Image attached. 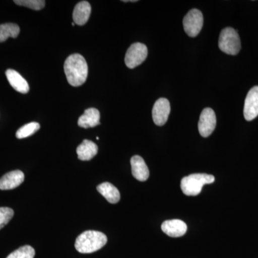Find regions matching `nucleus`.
<instances>
[{"instance_id": "nucleus-18", "label": "nucleus", "mask_w": 258, "mask_h": 258, "mask_svg": "<svg viewBox=\"0 0 258 258\" xmlns=\"http://www.w3.org/2000/svg\"><path fill=\"white\" fill-rule=\"evenodd\" d=\"M20 31V28L17 24L5 23L0 25V42H5L9 37L16 38Z\"/></svg>"}, {"instance_id": "nucleus-22", "label": "nucleus", "mask_w": 258, "mask_h": 258, "mask_svg": "<svg viewBox=\"0 0 258 258\" xmlns=\"http://www.w3.org/2000/svg\"><path fill=\"white\" fill-rule=\"evenodd\" d=\"M14 216V211L9 208H0V230L9 223Z\"/></svg>"}, {"instance_id": "nucleus-5", "label": "nucleus", "mask_w": 258, "mask_h": 258, "mask_svg": "<svg viewBox=\"0 0 258 258\" xmlns=\"http://www.w3.org/2000/svg\"><path fill=\"white\" fill-rule=\"evenodd\" d=\"M148 55L147 47L143 43L132 44L125 56V63L128 69H133L144 62Z\"/></svg>"}, {"instance_id": "nucleus-4", "label": "nucleus", "mask_w": 258, "mask_h": 258, "mask_svg": "<svg viewBox=\"0 0 258 258\" xmlns=\"http://www.w3.org/2000/svg\"><path fill=\"white\" fill-rule=\"evenodd\" d=\"M219 47L227 55H236L241 49L240 36L235 29L226 28L222 30L219 38Z\"/></svg>"}, {"instance_id": "nucleus-23", "label": "nucleus", "mask_w": 258, "mask_h": 258, "mask_svg": "<svg viewBox=\"0 0 258 258\" xmlns=\"http://www.w3.org/2000/svg\"><path fill=\"white\" fill-rule=\"evenodd\" d=\"M72 25H73V26H74L75 23H72Z\"/></svg>"}, {"instance_id": "nucleus-13", "label": "nucleus", "mask_w": 258, "mask_h": 258, "mask_svg": "<svg viewBox=\"0 0 258 258\" xmlns=\"http://www.w3.org/2000/svg\"><path fill=\"white\" fill-rule=\"evenodd\" d=\"M7 79L12 87L19 93L26 94L30 91L28 83L18 72L13 69H8L6 71Z\"/></svg>"}, {"instance_id": "nucleus-17", "label": "nucleus", "mask_w": 258, "mask_h": 258, "mask_svg": "<svg viewBox=\"0 0 258 258\" xmlns=\"http://www.w3.org/2000/svg\"><path fill=\"white\" fill-rule=\"evenodd\" d=\"M98 192L106 199L108 203L116 204L119 202L120 195L119 191L111 183L104 182L97 186Z\"/></svg>"}, {"instance_id": "nucleus-8", "label": "nucleus", "mask_w": 258, "mask_h": 258, "mask_svg": "<svg viewBox=\"0 0 258 258\" xmlns=\"http://www.w3.org/2000/svg\"><path fill=\"white\" fill-rule=\"evenodd\" d=\"M170 103L166 98H161L158 99L153 107V120L156 125H164L167 121L170 113Z\"/></svg>"}, {"instance_id": "nucleus-20", "label": "nucleus", "mask_w": 258, "mask_h": 258, "mask_svg": "<svg viewBox=\"0 0 258 258\" xmlns=\"http://www.w3.org/2000/svg\"><path fill=\"white\" fill-rule=\"evenodd\" d=\"M35 251L30 245H25L10 254L7 258H34Z\"/></svg>"}, {"instance_id": "nucleus-10", "label": "nucleus", "mask_w": 258, "mask_h": 258, "mask_svg": "<svg viewBox=\"0 0 258 258\" xmlns=\"http://www.w3.org/2000/svg\"><path fill=\"white\" fill-rule=\"evenodd\" d=\"M161 230L169 237H179L185 235L187 226L180 220H166L161 225Z\"/></svg>"}, {"instance_id": "nucleus-11", "label": "nucleus", "mask_w": 258, "mask_h": 258, "mask_svg": "<svg viewBox=\"0 0 258 258\" xmlns=\"http://www.w3.org/2000/svg\"><path fill=\"white\" fill-rule=\"evenodd\" d=\"M25 179L23 171L15 170L5 174L0 179V189L10 190L18 187Z\"/></svg>"}, {"instance_id": "nucleus-16", "label": "nucleus", "mask_w": 258, "mask_h": 258, "mask_svg": "<svg viewBox=\"0 0 258 258\" xmlns=\"http://www.w3.org/2000/svg\"><path fill=\"white\" fill-rule=\"evenodd\" d=\"M98 146L94 142L84 140L77 148L78 157L81 161L91 160L98 154Z\"/></svg>"}, {"instance_id": "nucleus-2", "label": "nucleus", "mask_w": 258, "mask_h": 258, "mask_svg": "<svg viewBox=\"0 0 258 258\" xmlns=\"http://www.w3.org/2000/svg\"><path fill=\"white\" fill-rule=\"evenodd\" d=\"M108 239L105 234L98 231L88 230L77 237L75 247L81 253H92L104 247Z\"/></svg>"}, {"instance_id": "nucleus-15", "label": "nucleus", "mask_w": 258, "mask_h": 258, "mask_svg": "<svg viewBox=\"0 0 258 258\" xmlns=\"http://www.w3.org/2000/svg\"><path fill=\"white\" fill-rule=\"evenodd\" d=\"M78 124L83 128H93L100 124V112L94 108H90L79 118Z\"/></svg>"}, {"instance_id": "nucleus-14", "label": "nucleus", "mask_w": 258, "mask_h": 258, "mask_svg": "<svg viewBox=\"0 0 258 258\" xmlns=\"http://www.w3.org/2000/svg\"><path fill=\"white\" fill-rule=\"evenodd\" d=\"M91 13V7L87 1L80 2L75 7L73 18L74 23L82 26L87 23Z\"/></svg>"}, {"instance_id": "nucleus-12", "label": "nucleus", "mask_w": 258, "mask_h": 258, "mask_svg": "<svg viewBox=\"0 0 258 258\" xmlns=\"http://www.w3.org/2000/svg\"><path fill=\"white\" fill-rule=\"evenodd\" d=\"M132 174L135 179L140 181H147L149 176V168L145 161L140 156L136 155L131 159Z\"/></svg>"}, {"instance_id": "nucleus-19", "label": "nucleus", "mask_w": 258, "mask_h": 258, "mask_svg": "<svg viewBox=\"0 0 258 258\" xmlns=\"http://www.w3.org/2000/svg\"><path fill=\"white\" fill-rule=\"evenodd\" d=\"M40 125L37 122H31L19 128L16 133V137L19 139L27 138L37 132Z\"/></svg>"}, {"instance_id": "nucleus-6", "label": "nucleus", "mask_w": 258, "mask_h": 258, "mask_svg": "<svg viewBox=\"0 0 258 258\" xmlns=\"http://www.w3.org/2000/svg\"><path fill=\"white\" fill-rule=\"evenodd\" d=\"M203 15L198 9L190 10L183 20L186 33L191 37L198 36L203 26Z\"/></svg>"}, {"instance_id": "nucleus-21", "label": "nucleus", "mask_w": 258, "mask_h": 258, "mask_svg": "<svg viewBox=\"0 0 258 258\" xmlns=\"http://www.w3.org/2000/svg\"><path fill=\"white\" fill-rule=\"evenodd\" d=\"M15 4L20 6L27 7L34 10H40L45 7L44 0H15Z\"/></svg>"}, {"instance_id": "nucleus-3", "label": "nucleus", "mask_w": 258, "mask_h": 258, "mask_svg": "<svg viewBox=\"0 0 258 258\" xmlns=\"http://www.w3.org/2000/svg\"><path fill=\"white\" fill-rule=\"evenodd\" d=\"M215 176L207 174H193L181 179V189L187 196H197L201 192L204 185L212 184Z\"/></svg>"}, {"instance_id": "nucleus-9", "label": "nucleus", "mask_w": 258, "mask_h": 258, "mask_svg": "<svg viewBox=\"0 0 258 258\" xmlns=\"http://www.w3.org/2000/svg\"><path fill=\"white\" fill-rule=\"evenodd\" d=\"M258 115V86L249 90L244 101V116L246 120L250 121Z\"/></svg>"}, {"instance_id": "nucleus-7", "label": "nucleus", "mask_w": 258, "mask_h": 258, "mask_svg": "<svg viewBox=\"0 0 258 258\" xmlns=\"http://www.w3.org/2000/svg\"><path fill=\"white\" fill-rule=\"evenodd\" d=\"M217 124L216 115L210 108H206L202 112L199 120L198 128L200 135L205 138L210 137L215 131Z\"/></svg>"}, {"instance_id": "nucleus-1", "label": "nucleus", "mask_w": 258, "mask_h": 258, "mask_svg": "<svg viewBox=\"0 0 258 258\" xmlns=\"http://www.w3.org/2000/svg\"><path fill=\"white\" fill-rule=\"evenodd\" d=\"M64 71L68 81L74 87L82 86L88 77V64L80 54H73L66 59Z\"/></svg>"}]
</instances>
